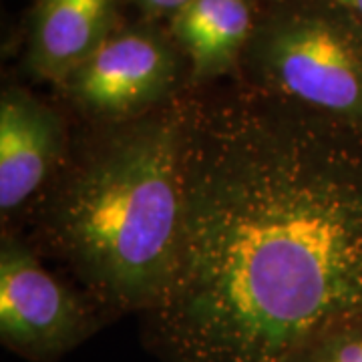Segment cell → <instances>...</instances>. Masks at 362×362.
Segmentation results:
<instances>
[{
	"mask_svg": "<svg viewBox=\"0 0 362 362\" xmlns=\"http://www.w3.org/2000/svg\"><path fill=\"white\" fill-rule=\"evenodd\" d=\"M362 314V139L233 83L192 89L181 214L141 314L157 362H290Z\"/></svg>",
	"mask_w": 362,
	"mask_h": 362,
	"instance_id": "1",
	"label": "cell"
},
{
	"mask_svg": "<svg viewBox=\"0 0 362 362\" xmlns=\"http://www.w3.org/2000/svg\"><path fill=\"white\" fill-rule=\"evenodd\" d=\"M189 90L129 123L85 125L35 202L42 246L107 318L141 316L165 282L180 228Z\"/></svg>",
	"mask_w": 362,
	"mask_h": 362,
	"instance_id": "2",
	"label": "cell"
},
{
	"mask_svg": "<svg viewBox=\"0 0 362 362\" xmlns=\"http://www.w3.org/2000/svg\"><path fill=\"white\" fill-rule=\"evenodd\" d=\"M233 81L362 139V25L334 0H262Z\"/></svg>",
	"mask_w": 362,
	"mask_h": 362,
	"instance_id": "3",
	"label": "cell"
},
{
	"mask_svg": "<svg viewBox=\"0 0 362 362\" xmlns=\"http://www.w3.org/2000/svg\"><path fill=\"white\" fill-rule=\"evenodd\" d=\"M57 89L85 125L153 113L189 90V71L163 23H123Z\"/></svg>",
	"mask_w": 362,
	"mask_h": 362,
	"instance_id": "4",
	"label": "cell"
},
{
	"mask_svg": "<svg viewBox=\"0 0 362 362\" xmlns=\"http://www.w3.org/2000/svg\"><path fill=\"white\" fill-rule=\"evenodd\" d=\"M109 318L85 292L40 264L13 232L0 240V342L28 362H57L87 342Z\"/></svg>",
	"mask_w": 362,
	"mask_h": 362,
	"instance_id": "5",
	"label": "cell"
},
{
	"mask_svg": "<svg viewBox=\"0 0 362 362\" xmlns=\"http://www.w3.org/2000/svg\"><path fill=\"white\" fill-rule=\"evenodd\" d=\"M73 145L66 117L23 85L0 93V216L2 223L35 204L65 165Z\"/></svg>",
	"mask_w": 362,
	"mask_h": 362,
	"instance_id": "6",
	"label": "cell"
},
{
	"mask_svg": "<svg viewBox=\"0 0 362 362\" xmlns=\"http://www.w3.org/2000/svg\"><path fill=\"white\" fill-rule=\"evenodd\" d=\"M123 23L121 0H37L26 26L25 71L57 87Z\"/></svg>",
	"mask_w": 362,
	"mask_h": 362,
	"instance_id": "7",
	"label": "cell"
},
{
	"mask_svg": "<svg viewBox=\"0 0 362 362\" xmlns=\"http://www.w3.org/2000/svg\"><path fill=\"white\" fill-rule=\"evenodd\" d=\"M259 4L262 0H189L165 23L187 63L192 89L235 78Z\"/></svg>",
	"mask_w": 362,
	"mask_h": 362,
	"instance_id": "8",
	"label": "cell"
},
{
	"mask_svg": "<svg viewBox=\"0 0 362 362\" xmlns=\"http://www.w3.org/2000/svg\"><path fill=\"white\" fill-rule=\"evenodd\" d=\"M290 362H362V314L330 326Z\"/></svg>",
	"mask_w": 362,
	"mask_h": 362,
	"instance_id": "9",
	"label": "cell"
},
{
	"mask_svg": "<svg viewBox=\"0 0 362 362\" xmlns=\"http://www.w3.org/2000/svg\"><path fill=\"white\" fill-rule=\"evenodd\" d=\"M129 2L141 13V18L165 25L189 0H129Z\"/></svg>",
	"mask_w": 362,
	"mask_h": 362,
	"instance_id": "10",
	"label": "cell"
},
{
	"mask_svg": "<svg viewBox=\"0 0 362 362\" xmlns=\"http://www.w3.org/2000/svg\"><path fill=\"white\" fill-rule=\"evenodd\" d=\"M342 8H346L358 23L362 25V0H334Z\"/></svg>",
	"mask_w": 362,
	"mask_h": 362,
	"instance_id": "11",
	"label": "cell"
},
{
	"mask_svg": "<svg viewBox=\"0 0 362 362\" xmlns=\"http://www.w3.org/2000/svg\"><path fill=\"white\" fill-rule=\"evenodd\" d=\"M266 2H272V0H266Z\"/></svg>",
	"mask_w": 362,
	"mask_h": 362,
	"instance_id": "12",
	"label": "cell"
}]
</instances>
